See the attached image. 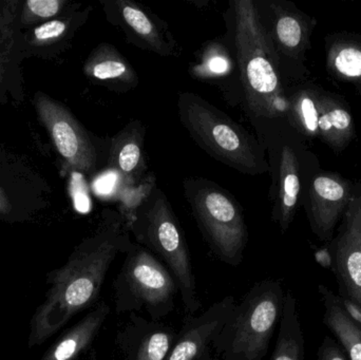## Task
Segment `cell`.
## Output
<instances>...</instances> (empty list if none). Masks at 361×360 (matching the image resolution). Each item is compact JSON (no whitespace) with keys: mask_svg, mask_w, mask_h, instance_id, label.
<instances>
[{"mask_svg":"<svg viewBox=\"0 0 361 360\" xmlns=\"http://www.w3.org/2000/svg\"><path fill=\"white\" fill-rule=\"evenodd\" d=\"M177 336L169 325L131 313L128 323L118 334L116 344L123 360H165Z\"/></svg>","mask_w":361,"mask_h":360,"instance_id":"obj_11","label":"cell"},{"mask_svg":"<svg viewBox=\"0 0 361 360\" xmlns=\"http://www.w3.org/2000/svg\"><path fill=\"white\" fill-rule=\"evenodd\" d=\"M271 360H305V335L292 291L286 292L279 333Z\"/></svg>","mask_w":361,"mask_h":360,"instance_id":"obj_22","label":"cell"},{"mask_svg":"<svg viewBox=\"0 0 361 360\" xmlns=\"http://www.w3.org/2000/svg\"><path fill=\"white\" fill-rule=\"evenodd\" d=\"M319 88H305L288 99V112L295 128L310 139H318V120L322 107Z\"/></svg>","mask_w":361,"mask_h":360,"instance_id":"obj_23","label":"cell"},{"mask_svg":"<svg viewBox=\"0 0 361 360\" xmlns=\"http://www.w3.org/2000/svg\"><path fill=\"white\" fill-rule=\"evenodd\" d=\"M326 71L361 94V34L337 32L326 37Z\"/></svg>","mask_w":361,"mask_h":360,"instance_id":"obj_15","label":"cell"},{"mask_svg":"<svg viewBox=\"0 0 361 360\" xmlns=\"http://www.w3.org/2000/svg\"><path fill=\"white\" fill-rule=\"evenodd\" d=\"M124 192L120 196V213L126 221L127 228L135 220L140 207L149 198L156 188V180L154 177L145 178L137 185H125Z\"/></svg>","mask_w":361,"mask_h":360,"instance_id":"obj_24","label":"cell"},{"mask_svg":"<svg viewBox=\"0 0 361 360\" xmlns=\"http://www.w3.org/2000/svg\"><path fill=\"white\" fill-rule=\"evenodd\" d=\"M84 70L89 78L111 90H130L139 84L137 72L131 63L109 44H101L92 51Z\"/></svg>","mask_w":361,"mask_h":360,"instance_id":"obj_16","label":"cell"},{"mask_svg":"<svg viewBox=\"0 0 361 360\" xmlns=\"http://www.w3.org/2000/svg\"><path fill=\"white\" fill-rule=\"evenodd\" d=\"M110 306L101 302L82 321L68 330L40 360H76L97 338L110 314Z\"/></svg>","mask_w":361,"mask_h":360,"instance_id":"obj_19","label":"cell"},{"mask_svg":"<svg viewBox=\"0 0 361 360\" xmlns=\"http://www.w3.org/2000/svg\"><path fill=\"white\" fill-rule=\"evenodd\" d=\"M145 133V126L133 120L112 139L109 168L123 178L125 185H137L143 181L147 168L144 156Z\"/></svg>","mask_w":361,"mask_h":360,"instance_id":"obj_13","label":"cell"},{"mask_svg":"<svg viewBox=\"0 0 361 360\" xmlns=\"http://www.w3.org/2000/svg\"><path fill=\"white\" fill-rule=\"evenodd\" d=\"M351 184L339 173H322L310 186V222L322 241L332 240L335 228L351 201Z\"/></svg>","mask_w":361,"mask_h":360,"instance_id":"obj_9","label":"cell"},{"mask_svg":"<svg viewBox=\"0 0 361 360\" xmlns=\"http://www.w3.org/2000/svg\"><path fill=\"white\" fill-rule=\"evenodd\" d=\"M316 360H349L343 347L332 336H324Z\"/></svg>","mask_w":361,"mask_h":360,"instance_id":"obj_30","label":"cell"},{"mask_svg":"<svg viewBox=\"0 0 361 360\" xmlns=\"http://www.w3.org/2000/svg\"><path fill=\"white\" fill-rule=\"evenodd\" d=\"M356 137L355 123L347 104L332 93L322 91L318 139L335 154L343 151Z\"/></svg>","mask_w":361,"mask_h":360,"instance_id":"obj_18","label":"cell"},{"mask_svg":"<svg viewBox=\"0 0 361 360\" xmlns=\"http://www.w3.org/2000/svg\"><path fill=\"white\" fill-rule=\"evenodd\" d=\"M11 211V203L8 199L6 198V194L2 192L0 188V215H6L10 213Z\"/></svg>","mask_w":361,"mask_h":360,"instance_id":"obj_32","label":"cell"},{"mask_svg":"<svg viewBox=\"0 0 361 360\" xmlns=\"http://www.w3.org/2000/svg\"><path fill=\"white\" fill-rule=\"evenodd\" d=\"M36 109L67 168L71 169L72 173H80L94 170L97 150L71 112L44 94H38L36 97Z\"/></svg>","mask_w":361,"mask_h":360,"instance_id":"obj_8","label":"cell"},{"mask_svg":"<svg viewBox=\"0 0 361 360\" xmlns=\"http://www.w3.org/2000/svg\"><path fill=\"white\" fill-rule=\"evenodd\" d=\"M68 23L63 20H51L36 27L34 38L37 42H55L65 35L68 30Z\"/></svg>","mask_w":361,"mask_h":360,"instance_id":"obj_28","label":"cell"},{"mask_svg":"<svg viewBox=\"0 0 361 360\" xmlns=\"http://www.w3.org/2000/svg\"><path fill=\"white\" fill-rule=\"evenodd\" d=\"M329 251L332 256V268L339 283V296L351 300L361 309L360 243L347 228H343Z\"/></svg>","mask_w":361,"mask_h":360,"instance_id":"obj_17","label":"cell"},{"mask_svg":"<svg viewBox=\"0 0 361 360\" xmlns=\"http://www.w3.org/2000/svg\"><path fill=\"white\" fill-rule=\"evenodd\" d=\"M235 302L233 296H227L199 316L189 317L165 360H216L212 340L226 323Z\"/></svg>","mask_w":361,"mask_h":360,"instance_id":"obj_10","label":"cell"},{"mask_svg":"<svg viewBox=\"0 0 361 360\" xmlns=\"http://www.w3.org/2000/svg\"><path fill=\"white\" fill-rule=\"evenodd\" d=\"M282 283L259 281L235 302L226 323L212 342L216 360H262L283 311Z\"/></svg>","mask_w":361,"mask_h":360,"instance_id":"obj_3","label":"cell"},{"mask_svg":"<svg viewBox=\"0 0 361 360\" xmlns=\"http://www.w3.org/2000/svg\"><path fill=\"white\" fill-rule=\"evenodd\" d=\"M233 70V61L223 46L212 44L204 52L201 63L193 69L197 77L212 78L227 75Z\"/></svg>","mask_w":361,"mask_h":360,"instance_id":"obj_25","label":"cell"},{"mask_svg":"<svg viewBox=\"0 0 361 360\" xmlns=\"http://www.w3.org/2000/svg\"><path fill=\"white\" fill-rule=\"evenodd\" d=\"M114 280L116 314L144 310L154 321L175 310L177 281L167 266L149 249L133 243Z\"/></svg>","mask_w":361,"mask_h":360,"instance_id":"obj_6","label":"cell"},{"mask_svg":"<svg viewBox=\"0 0 361 360\" xmlns=\"http://www.w3.org/2000/svg\"><path fill=\"white\" fill-rule=\"evenodd\" d=\"M345 228H347L361 244V197H352L345 213Z\"/></svg>","mask_w":361,"mask_h":360,"instance_id":"obj_29","label":"cell"},{"mask_svg":"<svg viewBox=\"0 0 361 360\" xmlns=\"http://www.w3.org/2000/svg\"><path fill=\"white\" fill-rule=\"evenodd\" d=\"M137 244L149 249L167 266L177 281L187 312L195 314L202 304L197 297L190 254L177 217L162 190L154 188L128 226Z\"/></svg>","mask_w":361,"mask_h":360,"instance_id":"obj_5","label":"cell"},{"mask_svg":"<svg viewBox=\"0 0 361 360\" xmlns=\"http://www.w3.org/2000/svg\"><path fill=\"white\" fill-rule=\"evenodd\" d=\"M70 192L73 199L74 206L80 213H87L90 209V199L87 192L86 183L82 179V175L73 171L71 182H70Z\"/></svg>","mask_w":361,"mask_h":360,"instance_id":"obj_27","label":"cell"},{"mask_svg":"<svg viewBox=\"0 0 361 360\" xmlns=\"http://www.w3.org/2000/svg\"><path fill=\"white\" fill-rule=\"evenodd\" d=\"M274 37L280 50L293 59L305 58L317 21L295 6L273 4Z\"/></svg>","mask_w":361,"mask_h":360,"instance_id":"obj_14","label":"cell"},{"mask_svg":"<svg viewBox=\"0 0 361 360\" xmlns=\"http://www.w3.org/2000/svg\"><path fill=\"white\" fill-rule=\"evenodd\" d=\"M318 292L324 308L322 323L332 332L349 360H361V325L350 318L341 296L324 285H318Z\"/></svg>","mask_w":361,"mask_h":360,"instance_id":"obj_20","label":"cell"},{"mask_svg":"<svg viewBox=\"0 0 361 360\" xmlns=\"http://www.w3.org/2000/svg\"><path fill=\"white\" fill-rule=\"evenodd\" d=\"M184 188L193 217L210 249L224 263L239 266L248 240L239 203L220 186L205 180H187Z\"/></svg>","mask_w":361,"mask_h":360,"instance_id":"obj_7","label":"cell"},{"mask_svg":"<svg viewBox=\"0 0 361 360\" xmlns=\"http://www.w3.org/2000/svg\"><path fill=\"white\" fill-rule=\"evenodd\" d=\"M129 232L123 216L107 211L97 232L76 247L63 268L49 274L51 287L32 318L30 348L44 344L76 314L94 306L112 262L133 245Z\"/></svg>","mask_w":361,"mask_h":360,"instance_id":"obj_1","label":"cell"},{"mask_svg":"<svg viewBox=\"0 0 361 360\" xmlns=\"http://www.w3.org/2000/svg\"><path fill=\"white\" fill-rule=\"evenodd\" d=\"M300 188L298 159L290 146H284L280 159L279 192L275 213V220L282 232L288 230L296 215Z\"/></svg>","mask_w":361,"mask_h":360,"instance_id":"obj_21","label":"cell"},{"mask_svg":"<svg viewBox=\"0 0 361 360\" xmlns=\"http://www.w3.org/2000/svg\"><path fill=\"white\" fill-rule=\"evenodd\" d=\"M235 42L246 101L257 116L275 118L288 112L278 73V55L252 0H237Z\"/></svg>","mask_w":361,"mask_h":360,"instance_id":"obj_2","label":"cell"},{"mask_svg":"<svg viewBox=\"0 0 361 360\" xmlns=\"http://www.w3.org/2000/svg\"><path fill=\"white\" fill-rule=\"evenodd\" d=\"M65 2L61 0H29L25 8L30 16L36 19L50 18L61 12Z\"/></svg>","mask_w":361,"mask_h":360,"instance_id":"obj_26","label":"cell"},{"mask_svg":"<svg viewBox=\"0 0 361 360\" xmlns=\"http://www.w3.org/2000/svg\"><path fill=\"white\" fill-rule=\"evenodd\" d=\"M341 299L343 309L349 315L350 318L353 319L356 323L361 325V309L360 306L352 302L351 300L345 299V298L341 297Z\"/></svg>","mask_w":361,"mask_h":360,"instance_id":"obj_31","label":"cell"},{"mask_svg":"<svg viewBox=\"0 0 361 360\" xmlns=\"http://www.w3.org/2000/svg\"><path fill=\"white\" fill-rule=\"evenodd\" d=\"M178 107L191 139L212 158L245 175H260L269 169L247 133L205 99L195 93H182Z\"/></svg>","mask_w":361,"mask_h":360,"instance_id":"obj_4","label":"cell"},{"mask_svg":"<svg viewBox=\"0 0 361 360\" xmlns=\"http://www.w3.org/2000/svg\"><path fill=\"white\" fill-rule=\"evenodd\" d=\"M111 4L114 23L121 25L129 42L162 56L173 54V38L166 27L148 10L129 0H114Z\"/></svg>","mask_w":361,"mask_h":360,"instance_id":"obj_12","label":"cell"}]
</instances>
